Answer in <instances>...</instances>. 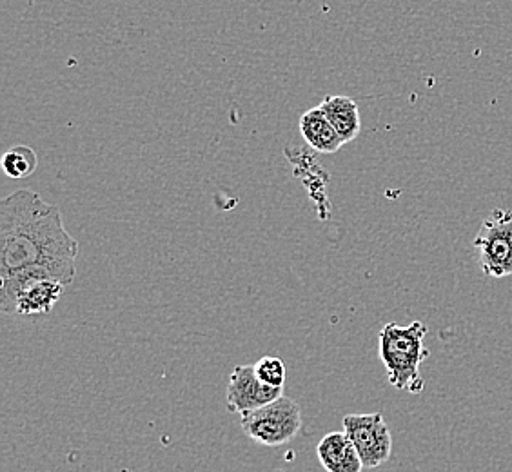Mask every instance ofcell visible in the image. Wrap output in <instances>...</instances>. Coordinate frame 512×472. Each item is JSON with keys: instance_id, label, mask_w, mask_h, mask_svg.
Wrapping results in <instances>:
<instances>
[{"instance_id": "cell-1", "label": "cell", "mask_w": 512, "mask_h": 472, "mask_svg": "<svg viewBox=\"0 0 512 472\" xmlns=\"http://www.w3.org/2000/svg\"><path fill=\"white\" fill-rule=\"evenodd\" d=\"M79 242L69 235L59 206L31 189H19L0 202V280L48 269L68 287L77 276Z\"/></svg>"}, {"instance_id": "cell-2", "label": "cell", "mask_w": 512, "mask_h": 472, "mask_svg": "<svg viewBox=\"0 0 512 472\" xmlns=\"http://www.w3.org/2000/svg\"><path fill=\"white\" fill-rule=\"evenodd\" d=\"M427 327L422 322L409 325L385 324L378 336L380 360L385 365L389 384L398 391L422 393L424 380L420 376V365L429 356L425 347Z\"/></svg>"}, {"instance_id": "cell-3", "label": "cell", "mask_w": 512, "mask_h": 472, "mask_svg": "<svg viewBox=\"0 0 512 472\" xmlns=\"http://www.w3.org/2000/svg\"><path fill=\"white\" fill-rule=\"evenodd\" d=\"M242 431L260 445L280 447L291 442L302 429V409L289 396H280L275 402L256 411L242 414Z\"/></svg>"}, {"instance_id": "cell-4", "label": "cell", "mask_w": 512, "mask_h": 472, "mask_svg": "<svg viewBox=\"0 0 512 472\" xmlns=\"http://www.w3.org/2000/svg\"><path fill=\"white\" fill-rule=\"evenodd\" d=\"M474 247L480 251V266L485 275H512V211L493 209L483 218Z\"/></svg>"}, {"instance_id": "cell-5", "label": "cell", "mask_w": 512, "mask_h": 472, "mask_svg": "<svg viewBox=\"0 0 512 472\" xmlns=\"http://www.w3.org/2000/svg\"><path fill=\"white\" fill-rule=\"evenodd\" d=\"M342 425L360 454L364 469H376L391 458L393 434L382 414H347Z\"/></svg>"}, {"instance_id": "cell-6", "label": "cell", "mask_w": 512, "mask_h": 472, "mask_svg": "<svg viewBox=\"0 0 512 472\" xmlns=\"http://www.w3.org/2000/svg\"><path fill=\"white\" fill-rule=\"evenodd\" d=\"M284 396V389L262 384L255 373V365H237L227 385V411L242 414L256 411Z\"/></svg>"}, {"instance_id": "cell-7", "label": "cell", "mask_w": 512, "mask_h": 472, "mask_svg": "<svg viewBox=\"0 0 512 472\" xmlns=\"http://www.w3.org/2000/svg\"><path fill=\"white\" fill-rule=\"evenodd\" d=\"M316 456L327 472L364 471L362 458L344 431L325 434L316 447Z\"/></svg>"}, {"instance_id": "cell-8", "label": "cell", "mask_w": 512, "mask_h": 472, "mask_svg": "<svg viewBox=\"0 0 512 472\" xmlns=\"http://www.w3.org/2000/svg\"><path fill=\"white\" fill-rule=\"evenodd\" d=\"M300 135L311 148L318 153H324V155H333L344 146V140L336 133V129L327 120L320 106L309 109L302 115Z\"/></svg>"}, {"instance_id": "cell-9", "label": "cell", "mask_w": 512, "mask_h": 472, "mask_svg": "<svg viewBox=\"0 0 512 472\" xmlns=\"http://www.w3.org/2000/svg\"><path fill=\"white\" fill-rule=\"evenodd\" d=\"M320 109L324 111L327 120L333 124L336 133L344 140V144L353 142L360 135L362 118L355 100L344 95H329L322 100Z\"/></svg>"}, {"instance_id": "cell-10", "label": "cell", "mask_w": 512, "mask_h": 472, "mask_svg": "<svg viewBox=\"0 0 512 472\" xmlns=\"http://www.w3.org/2000/svg\"><path fill=\"white\" fill-rule=\"evenodd\" d=\"M39 168V158L35 149L28 146H15L10 148L2 157V169L13 180L28 178Z\"/></svg>"}, {"instance_id": "cell-11", "label": "cell", "mask_w": 512, "mask_h": 472, "mask_svg": "<svg viewBox=\"0 0 512 472\" xmlns=\"http://www.w3.org/2000/svg\"><path fill=\"white\" fill-rule=\"evenodd\" d=\"M255 373L262 384L284 389L286 385V364L278 356H262L255 364Z\"/></svg>"}]
</instances>
